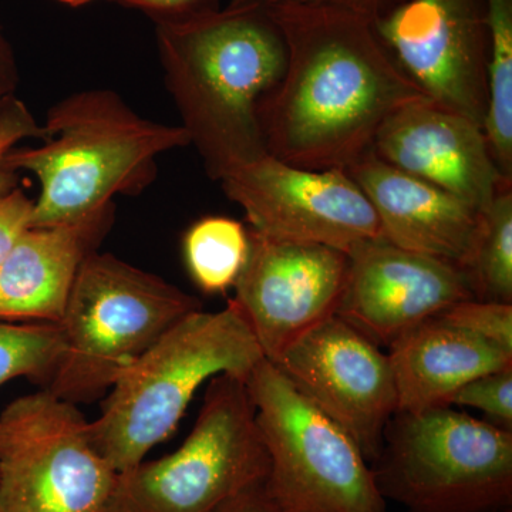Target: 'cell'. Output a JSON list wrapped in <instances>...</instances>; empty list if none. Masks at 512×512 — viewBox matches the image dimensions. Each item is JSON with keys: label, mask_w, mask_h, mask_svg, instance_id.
<instances>
[{"label": "cell", "mask_w": 512, "mask_h": 512, "mask_svg": "<svg viewBox=\"0 0 512 512\" xmlns=\"http://www.w3.org/2000/svg\"><path fill=\"white\" fill-rule=\"evenodd\" d=\"M43 144L13 148L5 167L40 181L29 228L55 227L92 217L123 192L151 181L156 158L191 146L183 126L143 119L110 90H87L53 106Z\"/></svg>", "instance_id": "cell-3"}, {"label": "cell", "mask_w": 512, "mask_h": 512, "mask_svg": "<svg viewBox=\"0 0 512 512\" xmlns=\"http://www.w3.org/2000/svg\"><path fill=\"white\" fill-rule=\"evenodd\" d=\"M16 80H18V74H16L15 57L0 22V109L6 101L12 99Z\"/></svg>", "instance_id": "cell-30"}, {"label": "cell", "mask_w": 512, "mask_h": 512, "mask_svg": "<svg viewBox=\"0 0 512 512\" xmlns=\"http://www.w3.org/2000/svg\"><path fill=\"white\" fill-rule=\"evenodd\" d=\"M274 365L356 441L370 464L376 460L397 413L392 366L379 345L335 315L292 343Z\"/></svg>", "instance_id": "cell-12"}, {"label": "cell", "mask_w": 512, "mask_h": 512, "mask_svg": "<svg viewBox=\"0 0 512 512\" xmlns=\"http://www.w3.org/2000/svg\"><path fill=\"white\" fill-rule=\"evenodd\" d=\"M111 221L113 204L72 224L26 229L0 266V322L59 325L77 272Z\"/></svg>", "instance_id": "cell-17"}, {"label": "cell", "mask_w": 512, "mask_h": 512, "mask_svg": "<svg viewBox=\"0 0 512 512\" xmlns=\"http://www.w3.org/2000/svg\"><path fill=\"white\" fill-rule=\"evenodd\" d=\"M57 2L63 3V5L73 6V8H77V6L86 5V3L92 2V0H57Z\"/></svg>", "instance_id": "cell-31"}, {"label": "cell", "mask_w": 512, "mask_h": 512, "mask_svg": "<svg viewBox=\"0 0 512 512\" xmlns=\"http://www.w3.org/2000/svg\"><path fill=\"white\" fill-rule=\"evenodd\" d=\"M117 476L76 404L42 390L0 414V512H104Z\"/></svg>", "instance_id": "cell-9"}, {"label": "cell", "mask_w": 512, "mask_h": 512, "mask_svg": "<svg viewBox=\"0 0 512 512\" xmlns=\"http://www.w3.org/2000/svg\"><path fill=\"white\" fill-rule=\"evenodd\" d=\"M349 256L318 244L274 241L249 231L247 264L231 299L269 362L338 312Z\"/></svg>", "instance_id": "cell-13"}, {"label": "cell", "mask_w": 512, "mask_h": 512, "mask_svg": "<svg viewBox=\"0 0 512 512\" xmlns=\"http://www.w3.org/2000/svg\"><path fill=\"white\" fill-rule=\"evenodd\" d=\"M345 171L372 204L383 239L464 269L483 212L451 192L387 164L373 150Z\"/></svg>", "instance_id": "cell-16"}, {"label": "cell", "mask_w": 512, "mask_h": 512, "mask_svg": "<svg viewBox=\"0 0 512 512\" xmlns=\"http://www.w3.org/2000/svg\"><path fill=\"white\" fill-rule=\"evenodd\" d=\"M397 390V412L448 406L470 380L512 366L511 353L434 316L387 346Z\"/></svg>", "instance_id": "cell-18"}, {"label": "cell", "mask_w": 512, "mask_h": 512, "mask_svg": "<svg viewBox=\"0 0 512 512\" xmlns=\"http://www.w3.org/2000/svg\"><path fill=\"white\" fill-rule=\"evenodd\" d=\"M221 185L261 237L345 254L382 238L372 204L345 170H309L265 154L222 177Z\"/></svg>", "instance_id": "cell-10"}, {"label": "cell", "mask_w": 512, "mask_h": 512, "mask_svg": "<svg viewBox=\"0 0 512 512\" xmlns=\"http://www.w3.org/2000/svg\"><path fill=\"white\" fill-rule=\"evenodd\" d=\"M43 137V128L37 124L23 101H6L0 109V195L16 188V175L5 167V157L26 138Z\"/></svg>", "instance_id": "cell-25"}, {"label": "cell", "mask_w": 512, "mask_h": 512, "mask_svg": "<svg viewBox=\"0 0 512 512\" xmlns=\"http://www.w3.org/2000/svg\"><path fill=\"white\" fill-rule=\"evenodd\" d=\"M268 470L247 383L220 375L181 447L119 473L104 512H217Z\"/></svg>", "instance_id": "cell-8"}, {"label": "cell", "mask_w": 512, "mask_h": 512, "mask_svg": "<svg viewBox=\"0 0 512 512\" xmlns=\"http://www.w3.org/2000/svg\"><path fill=\"white\" fill-rule=\"evenodd\" d=\"M184 255L191 278L201 291H228L247 264L249 231L232 218H202L185 234Z\"/></svg>", "instance_id": "cell-20"}, {"label": "cell", "mask_w": 512, "mask_h": 512, "mask_svg": "<svg viewBox=\"0 0 512 512\" xmlns=\"http://www.w3.org/2000/svg\"><path fill=\"white\" fill-rule=\"evenodd\" d=\"M464 272L476 301L512 303V185L501 188L481 214Z\"/></svg>", "instance_id": "cell-21"}, {"label": "cell", "mask_w": 512, "mask_h": 512, "mask_svg": "<svg viewBox=\"0 0 512 512\" xmlns=\"http://www.w3.org/2000/svg\"><path fill=\"white\" fill-rule=\"evenodd\" d=\"M119 5L143 10L154 22L190 18L220 9V0H111Z\"/></svg>", "instance_id": "cell-28"}, {"label": "cell", "mask_w": 512, "mask_h": 512, "mask_svg": "<svg viewBox=\"0 0 512 512\" xmlns=\"http://www.w3.org/2000/svg\"><path fill=\"white\" fill-rule=\"evenodd\" d=\"M264 359L231 299L222 311L188 313L113 384L90 423L93 446L117 473L130 470L173 433L202 384L220 375L247 382Z\"/></svg>", "instance_id": "cell-4"}, {"label": "cell", "mask_w": 512, "mask_h": 512, "mask_svg": "<svg viewBox=\"0 0 512 512\" xmlns=\"http://www.w3.org/2000/svg\"><path fill=\"white\" fill-rule=\"evenodd\" d=\"M33 205L35 201L18 188L0 195V266L20 235L30 227Z\"/></svg>", "instance_id": "cell-26"}, {"label": "cell", "mask_w": 512, "mask_h": 512, "mask_svg": "<svg viewBox=\"0 0 512 512\" xmlns=\"http://www.w3.org/2000/svg\"><path fill=\"white\" fill-rule=\"evenodd\" d=\"M63 349L62 329L55 323L0 322V387L18 377L49 380Z\"/></svg>", "instance_id": "cell-22"}, {"label": "cell", "mask_w": 512, "mask_h": 512, "mask_svg": "<svg viewBox=\"0 0 512 512\" xmlns=\"http://www.w3.org/2000/svg\"><path fill=\"white\" fill-rule=\"evenodd\" d=\"M404 2L406 0H229L228 5L272 6L279 5V3H296V5L328 6V8L355 13V15L375 23L376 20L384 18L394 9L399 8Z\"/></svg>", "instance_id": "cell-27"}, {"label": "cell", "mask_w": 512, "mask_h": 512, "mask_svg": "<svg viewBox=\"0 0 512 512\" xmlns=\"http://www.w3.org/2000/svg\"><path fill=\"white\" fill-rule=\"evenodd\" d=\"M373 28L427 99L484 126L490 63L485 0H406Z\"/></svg>", "instance_id": "cell-11"}, {"label": "cell", "mask_w": 512, "mask_h": 512, "mask_svg": "<svg viewBox=\"0 0 512 512\" xmlns=\"http://www.w3.org/2000/svg\"><path fill=\"white\" fill-rule=\"evenodd\" d=\"M448 406L480 410L488 423L512 431V366L470 380L456 390Z\"/></svg>", "instance_id": "cell-23"}, {"label": "cell", "mask_w": 512, "mask_h": 512, "mask_svg": "<svg viewBox=\"0 0 512 512\" xmlns=\"http://www.w3.org/2000/svg\"><path fill=\"white\" fill-rule=\"evenodd\" d=\"M490 63L484 133L500 173L512 181V0H485Z\"/></svg>", "instance_id": "cell-19"}, {"label": "cell", "mask_w": 512, "mask_h": 512, "mask_svg": "<svg viewBox=\"0 0 512 512\" xmlns=\"http://www.w3.org/2000/svg\"><path fill=\"white\" fill-rule=\"evenodd\" d=\"M200 309L197 298L164 279L92 252L60 320L64 349L45 390L73 404L96 399L178 320Z\"/></svg>", "instance_id": "cell-5"}, {"label": "cell", "mask_w": 512, "mask_h": 512, "mask_svg": "<svg viewBox=\"0 0 512 512\" xmlns=\"http://www.w3.org/2000/svg\"><path fill=\"white\" fill-rule=\"evenodd\" d=\"M281 29L286 69L261 101L266 153L309 170H346L373 148L397 109L423 93L370 20L328 6H265Z\"/></svg>", "instance_id": "cell-1"}, {"label": "cell", "mask_w": 512, "mask_h": 512, "mask_svg": "<svg viewBox=\"0 0 512 512\" xmlns=\"http://www.w3.org/2000/svg\"><path fill=\"white\" fill-rule=\"evenodd\" d=\"M336 316L380 348L454 303L474 299L463 268L372 239L349 252Z\"/></svg>", "instance_id": "cell-14"}, {"label": "cell", "mask_w": 512, "mask_h": 512, "mask_svg": "<svg viewBox=\"0 0 512 512\" xmlns=\"http://www.w3.org/2000/svg\"><path fill=\"white\" fill-rule=\"evenodd\" d=\"M437 316L512 355V303L468 299L454 303Z\"/></svg>", "instance_id": "cell-24"}, {"label": "cell", "mask_w": 512, "mask_h": 512, "mask_svg": "<svg viewBox=\"0 0 512 512\" xmlns=\"http://www.w3.org/2000/svg\"><path fill=\"white\" fill-rule=\"evenodd\" d=\"M372 150L387 164L451 192L480 212L501 188L512 185L495 165L484 128L427 97L390 114Z\"/></svg>", "instance_id": "cell-15"}, {"label": "cell", "mask_w": 512, "mask_h": 512, "mask_svg": "<svg viewBox=\"0 0 512 512\" xmlns=\"http://www.w3.org/2000/svg\"><path fill=\"white\" fill-rule=\"evenodd\" d=\"M370 467L407 512H512V431L451 406L394 414Z\"/></svg>", "instance_id": "cell-6"}, {"label": "cell", "mask_w": 512, "mask_h": 512, "mask_svg": "<svg viewBox=\"0 0 512 512\" xmlns=\"http://www.w3.org/2000/svg\"><path fill=\"white\" fill-rule=\"evenodd\" d=\"M154 23L165 83L212 180L268 154L259 106L286 69L268 9L228 5Z\"/></svg>", "instance_id": "cell-2"}, {"label": "cell", "mask_w": 512, "mask_h": 512, "mask_svg": "<svg viewBox=\"0 0 512 512\" xmlns=\"http://www.w3.org/2000/svg\"><path fill=\"white\" fill-rule=\"evenodd\" d=\"M269 470L266 494L285 512H386L356 441L262 360L247 379Z\"/></svg>", "instance_id": "cell-7"}, {"label": "cell", "mask_w": 512, "mask_h": 512, "mask_svg": "<svg viewBox=\"0 0 512 512\" xmlns=\"http://www.w3.org/2000/svg\"><path fill=\"white\" fill-rule=\"evenodd\" d=\"M217 512H285L266 494L264 483L248 488L229 500Z\"/></svg>", "instance_id": "cell-29"}]
</instances>
